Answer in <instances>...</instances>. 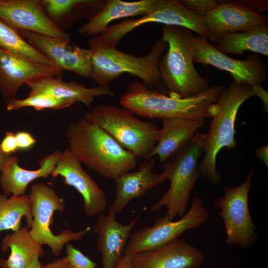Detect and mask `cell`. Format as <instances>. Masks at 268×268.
<instances>
[{"label": "cell", "mask_w": 268, "mask_h": 268, "mask_svg": "<svg viewBox=\"0 0 268 268\" xmlns=\"http://www.w3.org/2000/svg\"><path fill=\"white\" fill-rule=\"evenodd\" d=\"M224 88L213 85L196 96L178 98L134 81L121 96L120 103L134 114L150 119L182 117L205 122L215 112V102Z\"/></svg>", "instance_id": "obj_1"}, {"label": "cell", "mask_w": 268, "mask_h": 268, "mask_svg": "<svg viewBox=\"0 0 268 268\" xmlns=\"http://www.w3.org/2000/svg\"><path fill=\"white\" fill-rule=\"evenodd\" d=\"M66 136L68 148L80 162L105 179L115 180L136 165L135 156L84 117L68 126Z\"/></svg>", "instance_id": "obj_2"}, {"label": "cell", "mask_w": 268, "mask_h": 268, "mask_svg": "<svg viewBox=\"0 0 268 268\" xmlns=\"http://www.w3.org/2000/svg\"><path fill=\"white\" fill-rule=\"evenodd\" d=\"M88 43L92 51L90 78L98 86L109 88L110 82L123 74L129 73L140 78L148 88L167 93L158 62L168 45L161 39L154 42L147 55L141 57L121 51L104 42L99 36L92 37Z\"/></svg>", "instance_id": "obj_3"}, {"label": "cell", "mask_w": 268, "mask_h": 268, "mask_svg": "<svg viewBox=\"0 0 268 268\" xmlns=\"http://www.w3.org/2000/svg\"><path fill=\"white\" fill-rule=\"evenodd\" d=\"M161 39L168 45L158 67L169 96L187 98L209 88L208 79L197 71L193 60L191 43L193 35L189 29L162 25Z\"/></svg>", "instance_id": "obj_4"}, {"label": "cell", "mask_w": 268, "mask_h": 268, "mask_svg": "<svg viewBox=\"0 0 268 268\" xmlns=\"http://www.w3.org/2000/svg\"><path fill=\"white\" fill-rule=\"evenodd\" d=\"M254 96L252 86L233 81L217 97L216 109L205 134L204 155L199 166L201 174L213 185L220 184L222 179L216 169L217 155L223 148L232 150L237 146L235 126L237 113L241 105Z\"/></svg>", "instance_id": "obj_5"}, {"label": "cell", "mask_w": 268, "mask_h": 268, "mask_svg": "<svg viewBox=\"0 0 268 268\" xmlns=\"http://www.w3.org/2000/svg\"><path fill=\"white\" fill-rule=\"evenodd\" d=\"M205 136V133L198 132L185 148L164 163L163 171L170 186L151 211L165 207V216L171 220L185 215L191 193L201 176L198 160L204 151Z\"/></svg>", "instance_id": "obj_6"}, {"label": "cell", "mask_w": 268, "mask_h": 268, "mask_svg": "<svg viewBox=\"0 0 268 268\" xmlns=\"http://www.w3.org/2000/svg\"><path fill=\"white\" fill-rule=\"evenodd\" d=\"M84 117L101 127L137 159H148L158 139L160 129L156 125L137 118L124 108L100 104Z\"/></svg>", "instance_id": "obj_7"}, {"label": "cell", "mask_w": 268, "mask_h": 268, "mask_svg": "<svg viewBox=\"0 0 268 268\" xmlns=\"http://www.w3.org/2000/svg\"><path fill=\"white\" fill-rule=\"evenodd\" d=\"M28 196L33 218L30 233L40 245L48 246L54 256H59L66 245L81 240L91 230L89 226L77 232L67 229L55 234L50 228L52 218L55 211L65 209L63 200L52 188L41 183L33 185Z\"/></svg>", "instance_id": "obj_8"}, {"label": "cell", "mask_w": 268, "mask_h": 268, "mask_svg": "<svg viewBox=\"0 0 268 268\" xmlns=\"http://www.w3.org/2000/svg\"><path fill=\"white\" fill-rule=\"evenodd\" d=\"M251 170L245 180L238 186H224V195L218 197L213 207L220 209L218 215L221 217L225 227V243L229 246L238 245L250 249L258 240L248 205V196L251 188Z\"/></svg>", "instance_id": "obj_9"}, {"label": "cell", "mask_w": 268, "mask_h": 268, "mask_svg": "<svg viewBox=\"0 0 268 268\" xmlns=\"http://www.w3.org/2000/svg\"><path fill=\"white\" fill-rule=\"evenodd\" d=\"M209 218L203 199L195 197L191 207L178 220L172 221L166 216L156 219L153 225L131 233L124 255L150 250L179 238L185 232L199 227Z\"/></svg>", "instance_id": "obj_10"}, {"label": "cell", "mask_w": 268, "mask_h": 268, "mask_svg": "<svg viewBox=\"0 0 268 268\" xmlns=\"http://www.w3.org/2000/svg\"><path fill=\"white\" fill-rule=\"evenodd\" d=\"M150 23L185 27L196 32L201 37L209 39L203 17L188 9L180 0H157L151 12L139 18L125 19L109 26L99 36L107 44L116 47L128 33Z\"/></svg>", "instance_id": "obj_11"}, {"label": "cell", "mask_w": 268, "mask_h": 268, "mask_svg": "<svg viewBox=\"0 0 268 268\" xmlns=\"http://www.w3.org/2000/svg\"><path fill=\"white\" fill-rule=\"evenodd\" d=\"M194 63L210 65L229 72L233 81L251 86L261 84L267 78L264 63L255 55L244 60L233 59L218 51L206 38L199 35L193 36L191 43Z\"/></svg>", "instance_id": "obj_12"}, {"label": "cell", "mask_w": 268, "mask_h": 268, "mask_svg": "<svg viewBox=\"0 0 268 268\" xmlns=\"http://www.w3.org/2000/svg\"><path fill=\"white\" fill-rule=\"evenodd\" d=\"M51 175L53 178L62 176L66 185L80 194L86 215H98L106 210L108 200L104 191L83 169L81 163L68 148L60 151Z\"/></svg>", "instance_id": "obj_13"}, {"label": "cell", "mask_w": 268, "mask_h": 268, "mask_svg": "<svg viewBox=\"0 0 268 268\" xmlns=\"http://www.w3.org/2000/svg\"><path fill=\"white\" fill-rule=\"evenodd\" d=\"M18 32L56 68L73 72L81 77H90L92 51L90 49L70 44L69 38H57L27 31Z\"/></svg>", "instance_id": "obj_14"}, {"label": "cell", "mask_w": 268, "mask_h": 268, "mask_svg": "<svg viewBox=\"0 0 268 268\" xmlns=\"http://www.w3.org/2000/svg\"><path fill=\"white\" fill-rule=\"evenodd\" d=\"M0 20L16 30L61 39L69 35L60 28L44 11L41 0H0Z\"/></svg>", "instance_id": "obj_15"}, {"label": "cell", "mask_w": 268, "mask_h": 268, "mask_svg": "<svg viewBox=\"0 0 268 268\" xmlns=\"http://www.w3.org/2000/svg\"><path fill=\"white\" fill-rule=\"evenodd\" d=\"M203 20L210 42L226 33L245 31L268 23L267 15L254 11L243 0L223 1L203 16Z\"/></svg>", "instance_id": "obj_16"}, {"label": "cell", "mask_w": 268, "mask_h": 268, "mask_svg": "<svg viewBox=\"0 0 268 268\" xmlns=\"http://www.w3.org/2000/svg\"><path fill=\"white\" fill-rule=\"evenodd\" d=\"M204 260L199 249L179 238L130 256L131 268H199Z\"/></svg>", "instance_id": "obj_17"}, {"label": "cell", "mask_w": 268, "mask_h": 268, "mask_svg": "<svg viewBox=\"0 0 268 268\" xmlns=\"http://www.w3.org/2000/svg\"><path fill=\"white\" fill-rule=\"evenodd\" d=\"M63 71L12 54L0 48V90L8 102L15 98L20 87L31 81L59 76Z\"/></svg>", "instance_id": "obj_18"}, {"label": "cell", "mask_w": 268, "mask_h": 268, "mask_svg": "<svg viewBox=\"0 0 268 268\" xmlns=\"http://www.w3.org/2000/svg\"><path fill=\"white\" fill-rule=\"evenodd\" d=\"M116 214L110 206L107 215H98L93 231L97 235V246L101 256L102 268H114L122 257L132 230L139 215L129 223L117 221Z\"/></svg>", "instance_id": "obj_19"}, {"label": "cell", "mask_w": 268, "mask_h": 268, "mask_svg": "<svg viewBox=\"0 0 268 268\" xmlns=\"http://www.w3.org/2000/svg\"><path fill=\"white\" fill-rule=\"evenodd\" d=\"M155 164L153 158L144 159L137 171L126 172L114 180L115 198L110 206L116 214L131 200L143 197L149 190L167 180L163 171L159 174L152 171Z\"/></svg>", "instance_id": "obj_20"}, {"label": "cell", "mask_w": 268, "mask_h": 268, "mask_svg": "<svg viewBox=\"0 0 268 268\" xmlns=\"http://www.w3.org/2000/svg\"><path fill=\"white\" fill-rule=\"evenodd\" d=\"M161 120L162 125L159 130L157 143L148 158L157 156L161 164H164L185 148L198 130L205 123L182 117Z\"/></svg>", "instance_id": "obj_21"}, {"label": "cell", "mask_w": 268, "mask_h": 268, "mask_svg": "<svg viewBox=\"0 0 268 268\" xmlns=\"http://www.w3.org/2000/svg\"><path fill=\"white\" fill-rule=\"evenodd\" d=\"M26 85L30 89L28 96L48 94L73 103H81L88 107L97 98L115 95L109 88L100 86L87 87L75 81L65 82L60 76L44 77L28 82Z\"/></svg>", "instance_id": "obj_22"}, {"label": "cell", "mask_w": 268, "mask_h": 268, "mask_svg": "<svg viewBox=\"0 0 268 268\" xmlns=\"http://www.w3.org/2000/svg\"><path fill=\"white\" fill-rule=\"evenodd\" d=\"M60 150H55L44 156L39 162L40 167L34 170L20 167L18 158L9 156L1 170L0 184L3 194L6 196L25 195L29 184L40 178H47L54 169Z\"/></svg>", "instance_id": "obj_23"}, {"label": "cell", "mask_w": 268, "mask_h": 268, "mask_svg": "<svg viewBox=\"0 0 268 268\" xmlns=\"http://www.w3.org/2000/svg\"><path fill=\"white\" fill-rule=\"evenodd\" d=\"M157 0H141L124 1L120 0H107L103 8L84 24L80 27L78 32L81 35L98 36L109 27L112 21L130 16L143 15L151 12Z\"/></svg>", "instance_id": "obj_24"}, {"label": "cell", "mask_w": 268, "mask_h": 268, "mask_svg": "<svg viewBox=\"0 0 268 268\" xmlns=\"http://www.w3.org/2000/svg\"><path fill=\"white\" fill-rule=\"evenodd\" d=\"M9 249L8 258L0 259L1 268H25L35 257H41L44 254L42 246L32 238L26 226L4 237L0 250L5 252Z\"/></svg>", "instance_id": "obj_25"}, {"label": "cell", "mask_w": 268, "mask_h": 268, "mask_svg": "<svg viewBox=\"0 0 268 268\" xmlns=\"http://www.w3.org/2000/svg\"><path fill=\"white\" fill-rule=\"evenodd\" d=\"M220 52L225 54L243 55L251 51L268 56V26L245 31L226 33L211 41Z\"/></svg>", "instance_id": "obj_26"}, {"label": "cell", "mask_w": 268, "mask_h": 268, "mask_svg": "<svg viewBox=\"0 0 268 268\" xmlns=\"http://www.w3.org/2000/svg\"><path fill=\"white\" fill-rule=\"evenodd\" d=\"M23 218L26 219V226L30 229L33 218L28 196H11L8 198L0 193V233L19 230Z\"/></svg>", "instance_id": "obj_27"}, {"label": "cell", "mask_w": 268, "mask_h": 268, "mask_svg": "<svg viewBox=\"0 0 268 268\" xmlns=\"http://www.w3.org/2000/svg\"><path fill=\"white\" fill-rule=\"evenodd\" d=\"M0 48L29 61L55 67L44 55L27 42L17 31L1 20H0Z\"/></svg>", "instance_id": "obj_28"}, {"label": "cell", "mask_w": 268, "mask_h": 268, "mask_svg": "<svg viewBox=\"0 0 268 268\" xmlns=\"http://www.w3.org/2000/svg\"><path fill=\"white\" fill-rule=\"evenodd\" d=\"M6 104L8 111L27 107L40 111L45 109H63L71 106L73 103L71 101L58 98L50 95L39 94L28 96L23 99L15 98Z\"/></svg>", "instance_id": "obj_29"}, {"label": "cell", "mask_w": 268, "mask_h": 268, "mask_svg": "<svg viewBox=\"0 0 268 268\" xmlns=\"http://www.w3.org/2000/svg\"><path fill=\"white\" fill-rule=\"evenodd\" d=\"M93 1L91 0H43L41 3L52 18L58 19L76 8L88 5Z\"/></svg>", "instance_id": "obj_30"}, {"label": "cell", "mask_w": 268, "mask_h": 268, "mask_svg": "<svg viewBox=\"0 0 268 268\" xmlns=\"http://www.w3.org/2000/svg\"><path fill=\"white\" fill-rule=\"evenodd\" d=\"M66 257L74 268H100L71 243L66 245Z\"/></svg>", "instance_id": "obj_31"}, {"label": "cell", "mask_w": 268, "mask_h": 268, "mask_svg": "<svg viewBox=\"0 0 268 268\" xmlns=\"http://www.w3.org/2000/svg\"><path fill=\"white\" fill-rule=\"evenodd\" d=\"M182 3L197 15L204 16L223 2L218 0H181Z\"/></svg>", "instance_id": "obj_32"}, {"label": "cell", "mask_w": 268, "mask_h": 268, "mask_svg": "<svg viewBox=\"0 0 268 268\" xmlns=\"http://www.w3.org/2000/svg\"><path fill=\"white\" fill-rule=\"evenodd\" d=\"M18 149L20 150H27L32 148L36 143V140L32 135L25 131H20L15 134Z\"/></svg>", "instance_id": "obj_33"}, {"label": "cell", "mask_w": 268, "mask_h": 268, "mask_svg": "<svg viewBox=\"0 0 268 268\" xmlns=\"http://www.w3.org/2000/svg\"><path fill=\"white\" fill-rule=\"evenodd\" d=\"M0 147L4 153L8 155L18 150L15 134L12 132H7L0 144Z\"/></svg>", "instance_id": "obj_34"}, {"label": "cell", "mask_w": 268, "mask_h": 268, "mask_svg": "<svg viewBox=\"0 0 268 268\" xmlns=\"http://www.w3.org/2000/svg\"><path fill=\"white\" fill-rule=\"evenodd\" d=\"M244 3L254 11L262 14L264 12L268 11V0H243Z\"/></svg>", "instance_id": "obj_35"}, {"label": "cell", "mask_w": 268, "mask_h": 268, "mask_svg": "<svg viewBox=\"0 0 268 268\" xmlns=\"http://www.w3.org/2000/svg\"><path fill=\"white\" fill-rule=\"evenodd\" d=\"M43 268H74L66 256L56 259L49 263Z\"/></svg>", "instance_id": "obj_36"}, {"label": "cell", "mask_w": 268, "mask_h": 268, "mask_svg": "<svg viewBox=\"0 0 268 268\" xmlns=\"http://www.w3.org/2000/svg\"><path fill=\"white\" fill-rule=\"evenodd\" d=\"M255 96L259 97L263 102L264 108L267 111H268V92L261 85V84H257L252 86Z\"/></svg>", "instance_id": "obj_37"}, {"label": "cell", "mask_w": 268, "mask_h": 268, "mask_svg": "<svg viewBox=\"0 0 268 268\" xmlns=\"http://www.w3.org/2000/svg\"><path fill=\"white\" fill-rule=\"evenodd\" d=\"M256 156L262 161L265 165L268 166V146L266 145L257 148L255 150Z\"/></svg>", "instance_id": "obj_38"}, {"label": "cell", "mask_w": 268, "mask_h": 268, "mask_svg": "<svg viewBox=\"0 0 268 268\" xmlns=\"http://www.w3.org/2000/svg\"><path fill=\"white\" fill-rule=\"evenodd\" d=\"M114 268H131L130 256L124 255Z\"/></svg>", "instance_id": "obj_39"}, {"label": "cell", "mask_w": 268, "mask_h": 268, "mask_svg": "<svg viewBox=\"0 0 268 268\" xmlns=\"http://www.w3.org/2000/svg\"><path fill=\"white\" fill-rule=\"evenodd\" d=\"M39 258L37 256L35 257L31 262L25 268H43Z\"/></svg>", "instance_id": "obj_40"}, {"label": "cell", "mask_w": 268, "mask_h": 268, "mask_svg": "<svg viewBox=\"0 0 268 268\" xmlns=\"http://www.w3.org/2000/svg\"><path fill=\"white\" fill-rule=\"evenodd\" d=\"M10 156L7 155L5 153H4L2 150L0 149V175L1 172V170L3 167V166L6 160V159L8 158V157Z\"/></svg>", "instance_id": "obj_41"}]
</instances>
